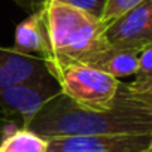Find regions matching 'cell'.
I'll return each mask as SVG.
<instances>
[{
    "mask_svg": "<svg viewBox=\"0 0 152 152\" xmlns=\"http://www.w3.org/2000/svg\"><path fill=\"white\" fill-rule=\"evenodd\" d=\"M43 139L90 134H152V113L115 97L109 109H87L63 93L48 100L26 127Z\"/></svg>",
    "mask_w": 152,
    "mask_h": 152,
    "instance_id": "6da1fadb",
    "label": "cell"
},
{
    "mask_svg": "<svg viewBox=\"0 0 152 152\" xmlns=\"http://www.w3.org/2000/svg\"><path fill=\"white\" fill-rule=\"evenodd\" d=\"M43 8L51 43V55L46 58L87 61L110 46L100 18L55 0H48Z\"/></svg>",
    "mask_w": 152,
    "mask_h": 152,
    "instance_id": "7a4b0ae2",
    "label": "cell"
},
{
    "mask_svg": "<svg viewBox=\"0 0 152 152\" xmlns=\"http://www.w3.org/2000/svg\"><path fill=\"white\" fill-rule=\"evenodd\" d=\"M48 72L57 81L60 91L72 102L87 109H109L116 97L119 79L76 60L43 58Z\"/></svg>",
    "mask_w": 152,
    "mask_h": 152,
    "instance_id": "3957f363",
    "label": "cell"
},
{
    "mask_svg": "<svg viewBox=\"0 0 152 152\" xmlns=\"http://www.w3.org/2000/svg\"><path fill=\"white\" fill-rule=\"evenodd\" d=\"M58 93H61L60 87L51 75L0 87V107L6 118L18 116L21 128H26L40 107Z\"/></svg>",
    "mask_w": 152,
    "mask_h": 152,
    "instance_id": "277c9868",
    "label": "cell"
},
{
    "mask_svg": "<svg viewBox=\"0 0 152 152\" xmlns=\"http://www.w3.org/2000/svg\"><path fill=\"white\" fill-rule=\"evenodd\" d=\"M104 36L112 48L139 54L152 43V0H145L109 23Z\"/></svg>",
    "mask_w": 152,
    "mask_h": 152,
    "instance_id": "5b68a950",
    "label": "cell"
},
{
    "mask_svg": "<svg viewBox=\"0 0 152 152\" xmlns=\"http://www.w3.org/2000/svg\"><path fill=\"white\" fill-rule=\"evenodd\" d=\"M152 134H90L48 139L46 152H145Z\"/></svg>",
    "mask_w": 152,
    "mask_h": 152,
    "instance_id": "8992f818",
    "label": "cell"
},
{
    "mask_svg": "<svg viewBox=\"0 0 152 152\" xmlns=\"http://www.w3.org/2000/svg\"><path fill=\"white\" fill-rule=\"evenodd\" d=\"M49 75L42 57L20 54L12 48H0V87L45 78Z\"/></svg>",
    "mask_w": 152,
    "mask_h": 152,
    "instance_id": "52a82bcc",
    "label": "cell"
},
{
    "mask_svg": "<svg viewBox=\"0 0 152 152\" xmlns=\"http://www.w3.org/2000/svg\"><path fill=\"white\" fill-rule=\"evenodd\" d=\"M12 49L26 55L40 54L42 58L51 55L45 8L33 12L28 18L18 24L15 30V43Z\"/></svg>",
    "mask_w": 152,
    "mask_h": 152,
    "instance_id": "ba28073f",
    "label": "cell"
},
{
    "mask_svg": "<svg viewBox=\"0 0 152 152\" xmlns=\"http://www.w3.org/2000/svg\"><path fill=\"white\" fill-rule=\"evenodd\" d=\"M116 79L136 76L139 72V54L133 51H124L109 46L84 61Z\"/></svg>",
    "mask_w": 152,
    "mask_h": 152,
    "instance_id": "9c48e42d",
    "label": "cell"
},
{
    "mask_svg": "<svg viewBox=\"0 0 152 152\" xmlns=\"http://www.w3.org/2000/svg\"><path fill=\"white\" fill-rule=\"evenodd\" d=\"M48 140L27 128H17L3 137L0 152H46Z\"/></svg>",
    "mask_w": 152,
    "mask_h": 152,
    "instance_id": "30bf717a",
    "label": "cell"
},
{
    "mask_svg": "<svg viewBox=\"0 0 152 152\" xmlns=\"http://www.w3.org/2000/svg\"><path fill=\"white\" fill-rule=\"evenodd\" d=\"M142 2H145V0H107L104 12H103V15H102L100 20H102V23L104 26H107L115 18L121 17L122 14H125L131 8L140 5Z\"/></svg>",
    "mask_w": 152,
    "mask_h": 152,
    "instance_id": "8fae6325",
    "label": "cell"
},
{
    "mask_svg": "<svg viewBox=\"0 0 152 152\" xmlns=\"http://www.w3.org/2000/svg\"><path fill=\"white\" fill-rule=\"evenodd\" d=\"M55 2L73 6L76 9H81L96 18H102L107 0H55Z\"/></svg>",
    "mask_w": 152,
    "mask_h": 152,
    "instance_id": "7c38bea8",
    "label": "cell"
},
{
    "mask_svg": "<svg viewBox=\"0 0 152 152\" xmlns=\"http://www.w3.org/2000/svg\"><path fill=\"white\" fill-rule=\"evenodd\" d=\"M152 75V43L143 48L139 52V72L136 76H149Z\"/></svg>",
    "mask_w": 152,
    "mask_h": 152,
    "instance_id": "4fadbf2b",
    "label": "cell"
},
{
    "mask_svg": "<svg viewBox=\"0 0 152 152\" xmlns=\"http://www.w3.org/2000/svg\"><path fill=\"white\" fill-rule=\"evenodd\" d=\"M15 2H17L20 6H23V8L28 9V11L36 12V11L42 9V8L46 5L48 0H15Z\"/></svg>",
    "mask_w": 152,
    "mask_h": 152,
    "instance_id": "5bb4252c",
    "label": "cell"
},
{
    "mask_svg": "<svg viewBox=\"0 0 152 152\" xmlns=\"http://www.w3.org/2000/svg\"><path fill=\"white\" fill-rule=\"evenodd\" d=\"M145 152H152V140H151V143H149V146H148V149Z\"/></svg>",
    "mask_w": 152,
    "mask_h": 152,
    "instance_id": "9a60e30c",
    "label": "cell"
},
{
    "mask_svg": "<svg viewBox=\"0 0 152 152\" xmlns=\"http://www.w3.org/2000/svg\"><path fill=\"white\" fill-rule=\"evenodd\" d=\"M2 125H3V119H2V118H0V130H2V128H3Z\"/></svg>",
    "mask_w": 152,
    "mask_h": 152,
    "instance_id": "2e32d148",
    "label": "cell"
}]
</instances>
